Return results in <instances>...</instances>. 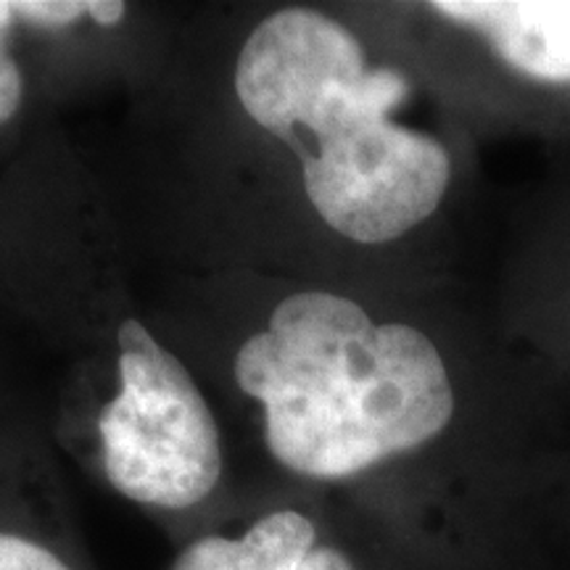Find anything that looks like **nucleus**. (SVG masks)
<instances>
[{"label": "nucleus", "instance_id": "nucleus-1", "mask_svg": "<svg viewBox=\"0 0 570 570\" xmlns=\"http://www.w3.org/2000/svg\"><path fill=\"white\" fill-rule=\"evenodd\" d=\"M415 85L336 9L296 0L167 11L96 161L140 273L344 283L341 256L410 240L454 156L404 119Z\"/></svg>", "mask_w": 570, "mask_h": 570}, {"label": "nucleus", "instance_id": "nucleus-2", "mask_svg": "<svg viewBox=\"0 0 570 570\" xmlns=\"http://www.w3.org/2000/svg\"><path fill=\"white\" fill-rule=\"evenodd\" d=\"M140 294L223 420L238 481L320 491L404 570H491L489 518L449 465L460 389L431 331L354 285L140 273Z\"/></svg>", "mask_w": 570, "mask_h": 570}, {"label": "nucleus", "instance_id": "nucleus-3", "mask_svg": "<svg viewBox=\"0 0 570 570\" xmlns=\"http://www.w3.org/2000/svg\"><path fill=\"white\" fill-rule=\"evenodd\" d=\"M13 348L61 460L169 544L238 489L223 420L156 331L101 173L59 117L0 169V352Z\"/></svg>", "mask_w": 570, "mask_h": 570}, {"label": "nucleus", "instance_id": "nucleus-4", "mask_svg": "<svg viewBox=\"0 0 570 570\" xmlns=\"http://www.w3.org/2000/svg\"><path fill=\"white\" fill-rule=\"evenodd\" d=\"M142 46L125 0H0V169L63 104L122 88Z\"/></svg>", "mask_w": 570, "mask_h": 570}, {"label": "nucleus", "instance_id": "nucleus-5", "mask_svg": "<svg viewBox=\"0 0 570 570\" xmlns=\"http://www.w3.org/2000/svg\"><path fill=\"white\" fill-rule=\"evenodd\" d=\"M161 570H404L333 499L298 483L244 475L225 508L173 544Z\"/></svg>", "mask_w": 570, "mask_h": 570}, {"label": "nucleus", "instance_id": "nucleus-6", "mask_svg": "<svg viewBox=\"0 0 570 570\" xmlns=\"http://www.w3.org/2000/svg\"><path fill=\"white\" fill-rule=\"evenodd\" d=\"M0 570H101L85 541L67 462L0 360Z\"/></svg>", "mask_w": 570, "mask_h": 570}, {"label": "nucleus", "instance_id": "nucleus-7", "mask_svg": "<svg viewBox=\"0 0 570 570\" xmlns=\"http://www.w3.org/2000/svg\"><path fill=\"white\" fill-rule=\"evenodd\" d=\"M428 11L481 35L520 75L570 80V0H436Z\"/></svg>", "mask_w": 570, "mask_h": 570}, {"label": "nucleus", "instance_id": "nucleus-8", "mask_svg": "<svg viewBox=\"0 0 570 570\" xmlns=\"http://www.w3.org/2000/svg\"><path fill=\"white\" fill-rule=\"evenodd\" d=\"M0 360H3V352H0Z\"/></svg>", "mask_w": 570, "mask_h": 570}]
</instances>
